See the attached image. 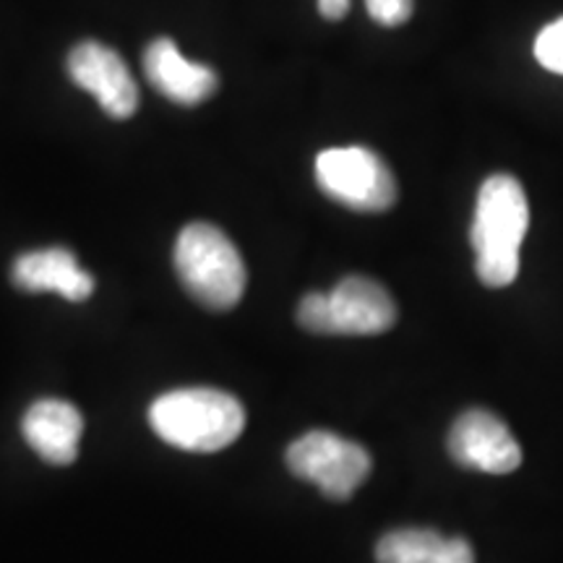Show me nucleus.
<instances>
[{
  "label": "nucleus",
  "instance_id": "nucleus-12",
  "mask_svg": "<svg viewBox=\"0 0 563 563\" xmlns=\"http://www.w3.org/2000/svg\"><path fill=\"white\" fill-rule=\"evenodd\" d=\"M378 563H475L473 545L464 538H443L435 530H394L376 545Z\"/></svg>",
  "mask_w": 563,
  "mask_h": 563
},
{
  "label": "nucleus",
  "instance_id": "nucleus-13",
  "mask_svg": "<svg viewBox=\"0 0 563 563\" xmlns=\"http://www.w3.org/2000/svg\"><path fill=\"white\" fill-rule=\"evenodd\" d=\"M534 58L551 74L563 76V16L551 21L534 40Z\"/></svg>",
  "mask_w": 563,
  "mask_h": 563
},
{
  "label": "nucleus",
  "instance_id": "nucleus-7",
  "mask_svg": "<svg viewBox=\"0 0 563 563\" xmlns=\"http://www.w3.org/2000/svg\"><path fill=\"white\" fill-rule=\"evenodd\" d=\"M68 76L115 121H125L139 108V87L129 66L102 42H79L68 53Z\"/></svg>",
  "mask_w": 563,
  "mask_h": 563
},
{
  "label": "nucleus",
  "instance_id": "nucleus-1",
  "mask_svg": "<svg viewBox=\"0 0 563 563\" xmlns=\"http://www.w3.org/2000/svg\"><path fill=\"white\" fill-rule=\"evenodd\" d=\"M530 228V203L522 183L511 175H490L481 186L470 241L475 272L485 287H509L519 274V249Z\"/></svg>",
  "mask_w": 563,
  "mask_h": 563
},
{
  "label": "nucleus",
  "instance_id": "nucleus-8",
  "mask_svg": "<svg viewBox=\"0 0 563 563\" xmlns=\"http://www.w3.org/2000/svg\"><path fill=\"white\" fill-rule=\"evenodd\" d=\"M449 454L467 470H481L488 475H506L522 464L514 433L501 418L485 410H470L456 418L449 431Z\"/></svg>",
  "mask_w": 563,
  "mask_h": 563
},
{
  "label": "nucleus",
  "instance_id": "nucleus-5",
  "mask_svg": "<svg viewBox=\"0 0 563 563\" xmlns=\"http://www.w3.org/2000/svg\"><path fill=\"white\" fill-rule=\"evenodd\" d=\"M316 183L329 199L355 211H386L397 203L389 165L365 146H334L316 157Z\"/></svg>",
  "mask_w": 563,
  "mask_h": 563
},
{
  "label": "nucleus",
  "instance_id": "nucleus-4",
  "mask_svg": "<svg viewBox=\"0 0 563 563\" xmlns=\"http://www.w3.org/2000/svg\"><path fill=\"white\" fill-rule=\"evenodd\" d=\"M298 323L321 336H373L397 323V306L378 282L344 277L332 292H308L298 306Z\"/></svg>",
  "mask_w": 563,
  "mask_h": 563
},
{
  "label": "nucleus",
  "instance_id": "nucleus-9",
  "mask_svg": "<svg viewBox=\"0 0 563 563\" xmlns=\"http://www.w3.org/2000/svg\"><path fill=\"white\" fill-rule=\"evenodd\" d=\"M144 74L162 97L175 104H201L214 95L220 79L209 66L183 55L170 37L154 40L144 53Z\"/></svg>",
  "mask_w": 563,
  "mask_h": 563
},
{
  "label": "nucleus",
  "instance_id": "nucleus-15",
  "mask_svg": "<svg viewBox=\"0 0 563 563\" xmlns=\"http://www.w3.org/2000/svg\"><path fill=\"white\" fill-rule=\"evenodd\" d=\"M319 11L323 19L340 21L350 11V0H319Z\"/></svg>",
  "mask_w": 563,
  "mask_h": 563
},
{
  "label": "nucleus",
  "instance_id": "nucleus-3",
  "mask_svg": "<svg viewBox=\"0 0 563 563\" xmlns=\"http://www.w3.org/2000/svg\"><path fill=\"white\" fill-rule=\"evenodd\" d=\"M175 269L191 298L209 311H230L245 292V264L235 243L209 222H194L175 241Z\"/></svg>",
  "mask_w": 563,
  "mask_h": 563
},
{
  "label": "nucleus",
  "instance_id": "nucleus-6",
  "mask_svg": "<svg viewBox=\"0 0 563 563\" xmlns=\"http://www.w3.org/2000/svg\"><path fill=\"white\" fill-rule=\"evenodd\" d=\"M287 470L300 481L319 485L332 501H347L371 475V454L361 443L329 431H311L290 443Z\"/></svg>",
  "mask_w": 563,
  "mask_h": 563
},
{
  "label": "nucleus",
  "instance_id": "nucleus-10",
  "mask_svg": "<svg viewBox=\"0 0 563 563\" xmlns=\"http://www.w3.org/2000/svg\"><path fill=\"white\" fill-rule=\"evenodd\" d=\"M13 285L24 292H55L70 302L87 300L95 292V279L81 269L74 251L53 249L21 253L11 272Z\"/></svg>",
  "mask_w": 563,
  "mask_h": 563
},
{
  "label": "nucleus",
  "instance_id": "nucleus-14",
  "mask_svg": "<svg viewBox=\"0 0 563 563\" xmlns=\"http://www.w3.org/2000/svg\"><path fill=\"white\" fill-rule=\"evenodd\" d=\"M371 19L382 26H399L410 21L415 0H365Z\"/></svg>",
  "mask_w": 563,
  "mask_h": 563
},
{
  "label": "nucleus",
  "instance_id": "nucleus-2",
  "mask_svg": "<svg viewBox=\"0 0 563 563\" xmlns=\"http://www.w3.org/2000/svg\"><path fill=\"white\" fill-rule=\"evenodd\" d=\"M150 426L162 441L194 454L228 449L245 428V410L228 391L194 386L157 397L150 407Z\"/></svg>",
  "mask_w": 563,
  "mask_h": 563
},
{
  "label": "nucleus",
  "instance_id": "nucleus-11",
  "mask_svg": "<svg viewBox=\"0 0 563 563\" xmlns=\"http://www.w3.org/2000/svg\"><path fill=\"white\" fill-rule=\"evenodd\" d=\"M21 433L47 464L66 467L79 456L84 418L74 405L63 399H40L21 420Z\"/></svg>",
  "mask_w": 563,
  "mask_h": 563
}]
</instances>
